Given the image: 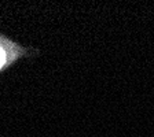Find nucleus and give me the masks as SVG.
Segmentation results:
<instances>
[{
    "label": "nucleus",
    "instance_id": "1",
    "mask_svg": "<svg viewBox=\"0 0 154 137\" xmlns=\"http://www.w3.org/2000/svg\"><path fill=\"white\" fill-rule=\"evenodd\" d=\"M40 52L32 47H25L0 33V74L11 69L19 59L32 58Z\"/></svg>",
    "mask_w": 154,
    "mask_h": 137
}]
</instances>
